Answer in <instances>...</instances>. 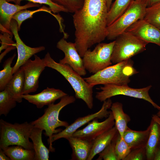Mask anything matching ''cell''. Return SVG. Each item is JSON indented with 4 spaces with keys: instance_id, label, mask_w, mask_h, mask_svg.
<instances>
[{
    "instance_id": "23",
    "label": "cell",
    "mask_w": 160,
    "mask_h": 160,
    "mask_svg": "<svg viewBox=\"0 0 160 160\" xmlns=\"http://www.w3.org/2000/svg\"><path fill=\"white\" fill-rule=\"evenodd\" d=\"M43 130L34 127L30 136L32 141L35 153L34 160H48L50 151L44 144L42 140V134Z\"/></svg>"
},
{
    "instance_id": "44",
    "label": "cell",
    "mask_w": 160,
    "mask_h": 160,
    "mask_svg": "<svg viewBox=\"0 0 160 160\" xmlns=\"http://www.w3.org/2000/svg\"><path fill=\"white\" fill-rule=\"evenodd\" d=\"M159 47H160V46Z\"/></svg>"
},
{
    "instance_id": "32",
    "label": "cell",
    "mask_w": 160,
    "mask_h": 160,
    "mask_svg": "<svg viewBox=\"0 0 160 160\" xmlns=\"http://www.w3.org/2000/svg\"><path fill=\"white\" fill-rule=\"evenodd\" d=\"M54 3L66 9L68 12L74 13L81 9L84 0H52Z\"/></svg>"
},
{
    "instance_id": "29",
    "label": "cell",
    "mask_w": 160,
    "mask_h": 160,
    "mask_svg": "<svg viewBox=\"0 0 160 160\" xmlns=\"http://www.w3.org/2000/svg\"><path fill=\"white\" fill-rule=\"evenodd\" d=\"M143 19L160 30V2L146 7Z\"/></svg>"
},
{
    "instance_id": "34",
    "label": "cell",
    "mask_w": 160,
    "mask_h": 160,
    "mask_svg": "<svg viewBox=\"0 0 160 160\" xmlns=\"http://www.w3.org/2000/svg\"><path fill=\"white\" fill-rule=\"evenodd\" d=\"M23 0H27L29 2L39 4L47 5L49 6L52 12L54 13L60 12H68L65 8L54 3L52 0H18L16 4L20 5L21 2Z\"/></svg>"
},
{
    "instance_id": "2",
    "label": "cell",
    "mask_w": 160,
    "mask_h": 160,
    "mask_svg": "<svg viewBox=\"0 0 160 160\" xmlns=\"http://www.w3.org/2000/svg\"><path fill=\"white\" fill-rule=\"evenodd\" d=\"M44 59L46 67L58 72L69 83L74 91L75 98L82 100L89 109H92L93 106V87L87 83L68 65L56 62L49 52Z\"/></svg>"
},
{
    "instance_id": "37",
    "label": "cell",
    "mask_w": 160,
    "mask_h": 160,
    "mask_svg": "<svg viewBox=\"0 0 160 160\" xmlns=\"http://www.w3.org/2000/svg\"><path fill=\"white\" fill-rule=\"evenodd\" d=\"M0 160H10V158L4 152L3 150L0 148Z\"/></svg>"
},
{
    "instance_id": "28",
    "label": "cell",
    "mask_w": 160,
    "mask_h": 160,
    "mask_svg": "<svg viewBox=\"0 0 160 160\" xmlns=\"http://www.w3.org/2000/svg\"><path fill=\"white\" fill-rule=\"evenodd\" d=\"M14 54L7 59L4 62L3 69L0 71V91L4 90L13 76L12 67H11L12 62L16 56Z\"/></svg>"
},
{
    "instance_id": "36",
    "label": "cell",
    "mask_w": 160,
    "mask_h": 160,
    "mask_svg": "<svg viewBox=\"0 0 160 160\" xmlns=\"http://www.w3.org/2000/svg\"><path fill=\"white\" fill-rule=\"evenodd\" d=\"M153 160H160V141L156 151Z\"/></svg>"
},
{
    "instance_id": "5",
    "label": "cell",
    "mask_w": 160,
    "mask_h": 160,
    "mask_svg": "<svg viewBox=\"0 0 160 160\" xmlns=\"http://www.w3.org/2000/svg\"><path fill=\"white\" fill-rule=\"evenodd\" d=\"M0 148L17 145L25 149L34 150L32 143L29 140L31 132L34 127L31 122L21 124L8 122L0 120Z\"/></svg>"
},
{
    "instance_id": "33",
    "label": "cell",
    "mask_w": 160,
    "mask_h": 160,
    "mask_svg": "<svg viewBox=\"0 0 160 160\" xmlns=\"http://www.w3.org/2000/svg\"><path fill=\"white\" fill-rule=\"evenodd\" d=\"M115 149L118 160H124L132 150L124 138H121L120 135L116 143Z\"/></svg>"
},
{
    "instance_id": "20",
    "label": "cell",
    "mask_w": 160,
    "mask_h": 160,
    "mask_svg": "<svg viewBox=\"0 0 160 160\" xmlns=\"http://www.w3.org/2000/svg\"><path fill=\"white\" fill-rule=\"evenodd\" d=\"M119 134L115 126L100 135L94 140L87 160H91L95 156L102 151Z\"/></svg>"
},
{
    "instance_id": "24",
    "label": "cell",
    "mask_w": 160,
    "mask_h": 160,
    "mask_svg": "<svg viewBox=\"0 0 160 160\" xmlns=\"http://www.w3.org/2000/svg\"><path fill=\"white\" fill-rule=\"evenodd\" d=\"M150 131L146 146L147 160H153L155 153L160 141V125L152 119Z\"/></svg>"
},
{
    "instance_id": "40",
    "label": "cell",
    "mask_w": 160,
    "mask_h": 160,
    "mask_svg": "<svg viewBox=\"0 0 160 160\" xmlns=\"http://www.w3.org/2000/svg\"><path fill=\"white\" fill-rule=\"evenodd\" d=\"M112 0H106L107 5L108 11L109 10L111 6Z\"/></svg>"
},
{
    "instance_id": "6",
    "label": "cell",
    "mask_w": 160,
    "mask_h": 160,
    "mask_svg": "<svg viewBox=\"0 0 160 160\" xmlns=\"http://www.w3.org/2000/svg\"><path fill=\"white\" fill-rule=\"evenodd\" d=\"M147 7V2L132 0L129 6L118 19L107 27L106 38L115 40L131 25L144 18Z\"/></svg>"
},
{
    "instance_id": "14",
    "label": "cell",
    "mask_w": 160,
    "mask_h": 160,
    "mask_svg": "<svg viewBox=\"0 0 160 160\" xmlns=\"http://www.w3.org/2000/svg\"><path fill=\"white\" fill-rule=\"evenodd\" d=\"M98 119L97 118L93 119L85 127L75 132L72 136L92 141L115 125L114 119L111 111H110L108 117L104 121L100 122Z\"/></svg>"
},
{
    "instance_id": "22",
    "label": "cell",
    "mask_w": 160,
    "mask_h": 160,
    "mask_svg": "<svg viewBox=\"0 0 160 160\" xmlns=\"http://www.w3.org/2000/svg\"><path fill=\"white\" fill-rule=\"evenodd\" d=\"M110 109L114 119V126L121 138L123 139L124 133L128 127L127 124L130 121V117L124 112L123 105L120 102H117L112 103Z\"/></svg>"
},
{
    "instance_id": "4",
    "label": "cell",
    "mask_w": 160,
    "mask_h": 160,
    "mask_svg": "<svg viewBox=\"0 0 160 160\" xmlns=\"http://www.w3.org/2000/svg\"><path fill=\"white\" fill-rule=\"evenodd\" d=\"M133 63L130 59L110 65L84 79L93 87L97 85L108 84L127 85L130 81V77L138 73L133 67Z\"/></svg>"
},
{
    "instance_id": "43",
    "label": "cell",
    "mask_w": 160,
    "mask_h": 160,
    "mask_svg": "<svg viewBox=\"0 0 160 160\" xmlns=\"http://www.w3.org/2000/svg\"><path fill=\"white\" fill-rule=\"evenodd\" d=\"M135 1H146L147 2V0H135Z\"/></svg>"
},
{
    "instance_id": "42",
    "label": "cell",
    "mask_w": 160,
    "mask_h": 160,
    "mask_svg": "<svg viewBox=\"0 0 160 160\" xmlns=\"http://www.w3.org/2000/svg\"><path fill=\"white\" fill-rule=\"evenodd\" d=\"M156 115L159 117H160V109L159 110V111L157 113Z\"/></svg>"
},
{
    "instance_id": "39",
    "label": "cell",
    "mask_w": 160,
    "mask_h": 160,
    "mask_svg": "<svg viewBox=\"0 0 160 160\" xmlns=\"http://www.w3.org/2000/svg\"><path fill=\"white\" fill-rule=\"evenodd\" d=\"M152 119L160 125V117L156 114H153L152 116Z\"/></svg>"
},
{
    "instance_id": "35",
    "label": "cell",
    "mask_w": 160,
    "mask_h": 160,
    "mask_svg": "<svg viewBox=\"0 0 160 160\" xmlns=\"http://www.w3.org/2000/svg\"><path fill=\"white\" fill-rule=\"evenodd\" d=\"M146 159L145 147L132 150L124 160H143Z\"/></svg>"
},
{
    "instance_id": "31",
    "label": "cell",
    "mask_w": 160,
    "mask_h": 160,
    "mask_svg": "<svg viewBox=\"0 0 160 160\" xmlns=\"http://www.w3.org/2000/svg\"><path fill=\"white\" fill-rule=\"evenodd\" d=\"M119 133L113 140L100 153L97 160H118L116 154V144Z\"/></svg>"
},
{
    "instance_id": "13",
    "label": "cell",
    "mask_w": 160,
    "mask_h": 160,
    "mask_svg": "<svg viewBox=\"0 0 160 160\" xmlns=\"http://www.w3.org/2000/svg\"><path fill=\"white\" fill-rule=\"evenodd\" d=\"M10 29L16 41L18 55L16 62L12 67V72L13 74L33 55L44 50L45 47L43 46L31 47L26 45L19 36L17 23L13 19L11 21Z\"/></svg>"
},
{
    "instance_id": "7",
    "label": "cell",
    "mask_w": 160,
    "mask_h": 160,
    "mask_svg": "<svg viewBox=\"0 0 160 160\" xmlns=\"http://www.w3.org/2000/svg\"><path fill=\"white\" fill-rule=\"evenodd\" d=\"M111 61L117 63L130 59L145 49L147 43L125 31L114 40Z\"/></svg>"
},
{
    "instance_id": "41",
    "label": "cell",
    "mask_w": 160,
    "mask_h": 160,
    "mask_svg": "<svg viewBox=\"0 0 160 160\" xmlns=\"http://www.w3.org/2000/svg\"><path fill=\"white\" fill-rule=\"evenodd\" d=\"M6 0L9 2H13L15 3V4H16L18 0Z\"/></svg>"
},
{
    "instance_id": "27",
    "label": "cell",
    "mask_w": 160,
    "mask_h": 160,
    "mask_svg": "<svg viewBox=\"0 0 160 160\" xmlns=\"http://www.w3.org/2000/svg\"><path fill=\"white\" fill-rule=\"evenodd\" d=\"M45 12L49 13L54 16L57 20L59 24L61 22L62 18L59 15H55L52 13L49 7L43 6L39 8L33 10H29L26 9L21 10L16 13L12 17V19L15 20L17 24L18 29L19 31L22 23L25 20L28 18L33 17V14L40 12Z\"/></svg>"
},
{
    "instance_id": "26",
    "label": "cell",
    "mask_w": 160,
    "mask_h": 160,
    "mask_svg": "<svg viewBox=\"0 0 160 160\" xmlns=\"http://www.w3.org/2000/svg\"><path fill=\"white\" fill-rule=\"evenodd\" d=\"M132 0H115L108 12L107 26L113 23L124 13Z\"/></svg>"
},
{
    "instance_id": "3",
    "label": "cell",
    "mask_w": 160,
    "mask_h": 160,
    "mask_svg": "<svg viewBox=\"0 0 160 160\" xmlns=\"http://www.w3.org/2000/svg\"><path fill=\"white\" fill-rule=\"evenodd\" d=\"M75 100V97L68 95L61 98L58 103H52L48 105L43 115L31 122L34 127L41 129L45 131L44 134L46 136L48 137L49 149L51 152L55 151L52 142V136L62 130L60 129H56L60 127L66 128L69 125L67 122L59 119L60 112L64 107L74 103Z\"/></svg>"
},
{
    "instance_id": "15",
    "label": "cell",
    "mask_w": 160,
    "mask_h": 160,
    "mask_svg": "<svg viewBox=\"0 0 160 160\" xmlns=\"http://www.w3.org/2000/svg\"><path fill=\"white\" fill-rule=\"evenodd\" d=\"M125 31L148 44L152 43L160 46V30L143 19L135 22Z\"/></svg>"
},
{
    "instance_id": "12",
    "label": "cell",
    "mask_w": 160,
    "mask_h": 160,
    "mask_svg": "<svg viewBox=\"0 0 160 160\" xmlns=\"http://www.w3.org/2000/svg\"><path fill=\"white\" fill-rule=\"evenodd\" d=\"M63 37L57 43V47L62 51L64 57L60 60L59 63L67 64L81 76H84L86 70L84 67L83 58L79 54L75 43L67 42Z\"/></svg>"
},
{
    "instance_id": "1",
    "label": "cell",
    "mask_w": 160,
    "mask_h": 160,
    "mask_svg": "<svg viewBox=\"0 0 160 160\" xmlns=\"http://www.w3.org/2000/svg\"><path fill=\"white\" fill-rule=\"evenodd\" d=\"M108 11L106 0H84L82 8L74 13V43L81 57L106 38Z\"/></svg>"
},
{
    "instance_id": "19",
    "label": "cell",
    "mask_w": 160,
    "mask_h": 160,
    "mask_svg": "<svg viewBox=\"0 0 160 160\" xmlns=\"http://www.w3.org/2000/svg\"><path fill=\"white\" fill-rule=\"evenodd\" d=\"M150 128V124L144 131H135L128 127L124 133L123 138L132 150L145 147Z\"/></svg>"
},
{
    "instance_id": "25",
    "label": "cell",
    "mask_w": 160,
    "mask_h": 160,
    "mask_svg": "<svg viewBox=\"0 0 160 160\" xmlns=\"http://www.w3.org/2000/svg\"><path fill=\"white\" fill-rule=\"evenodd\" d=\"M2 149L11 160H34V150L27 149L17 145L9 146Z\"/></svg>"
},
{
    "instance_id": "8",
    "label": "cell",
    "mask_w": 160,
    "mask_h": 160,
    "mask_svg": "<svg viewBox=\"0 0 160 160\" xmlns=\"http://www.w3.org/2000/svg\"><path fill=\"white\" fill-rule=\"evenodd\" d=\"M115 41L108 43H100L92 51L88 49L83 57L85 68L95 74L110 65Z\"/></svg>"
},
{
    "instance_id": "17",
    "label": "cell",
    "mask_w": 160,
    "mask_h": 160,
    "mask_svg": "<svg viewBox=\"0 0 160 160\" xmlns=\"http://www.w3.org/2000/svg\"><path fill=\"white\" fill-rule=\"evenodd\" d=\"M67 95L60 89L47 87L40 93L33 95L23 94L22 97L38 108H41L45 105L54 103L57 100Z\"/></svg>"
},
{
    "instance_id": "38",
    "label": "cell",
    "mask_w": 160,
    "mask_h": 160,
    "mask_svg": "<svg viewBox=\"0 0 160 160\" xmlns=\"http://www.w3.org/2000/svg\"><path fill=\"white\" fill-rule=\"evenodd\" d=\"M160 2V0H147V7H150L152 5Z\"/></svg>"
},
{
    "instance_id": "10",
    "label": "cell",
    "mask_w": 160,
    "mask_h": 160,
    "mask_svg": "<svg viewBox=\"0 0 160 160\" xmlns=\"http://www.w3.org/2000/svg\"><path fill=\"white\" fill-rule=\"evenodd\" d=\"M34 59L28 60L20 68L23 70L25 78L23 95L29 94L36 91L39 87L41 74L47 67L44 58L34 55Z\"/></svg>"
},
{
    "instance_id": "30",
    "label": "cell",
    "mask_w": 160,
    "mask_h": 160,
    "mask_svg": "<svg viewBox=\"0 0 160 160\" xmlns=\"http://www.w3.org/2000/svg\"><path fill=\"white\" fill-rule=\"evenodd\" d=\"M17 102L9 95L6 89L0 92V115L6 116L10 111L16 107Z\"/></svg>"
},
{
    "instance_id": "18",
    "label": "cell",
    "mask_w": 160,
    "mask_h": 160,
    "mask_svg": "<svg viewBox=\"0 0 160 160\" xmlns=\"http://www.w3.org/2000/svg\"><path fill=\"white\" fill-rule=\"evenodd\" d=\"M72 148L71 159L87 160L90 153L93 140L71 136L66 139Z\"/></svg>"
},
{
    "instance_id": "16",
    "label": "cell",
    "mask_w": 160,
    "mask_h": 160,
    "mask_svg": "<svg viewBox=\"0 0 160 160\" xmlns=\"http://www.w3.org/2000/svg\"><path fill=\"white\" fill-rule=\"evenodd\" d=\"M39 4L31 2L21 6L12 4L6 0H0V21L1 31L12 33L10 31V24L13 16L17 12L23 9L40 7Z\"/></svg>"
},
{
    "instance_id": "9",
    "label": "cell",
    "mask_w": 160,
    "mask_h": 160,
    "mask_svg": "<svg viewBox=\"0 0 160 160\" xmlns=\"http://www.w3.org/2000/svg\"><path fill=\"white\" fill-rule=\"evenodd\" d=\"M151 87V85H149L141 88L135 89L129 87L128 85L105 84L100 87L99 89L101 91L96 93L95 97L97 100L102 102L115 96L125 95L145 100L159 110L160 106L153 100L149 94Z\"/></svg>"
},
{
    "instance_id": "11",
    "label": "cell",
    "mask_w": 160,
    "mask_h": 160,
    "mask_svg": "<svg viewBox=\"0 0 160 160\" xmlns=\"http://www.w3.org/2000/svg\"><path fill=\"white\" fill-rule=\"evenodd\" d=\"M103 102L101 108L98 111L84 116L79 117L65 129L54 134L52 138V143L60 139L64 138L66 139L72 136L78 129L95 118L101 119L108 117L110 113V111H108V109L110 108L112 102L110 98Z\"/></svg>"
},
{
    "instance_id": "21",
    "label": "cell",
    "mask_w": 160,
    "mask_h": 160,
    "mask_svg": "<svg viewBox=\"0 0 160 160\" xmlns=\"http://www.w3.org/2000/svg\"><path fill=\"white\" fill-rule=\"evenodd\" d=\"M24 83V72L20 68L13 74L5 88L10 96L17 102L20 103L22 101Z\"/></svg>"
}]
</instances>
